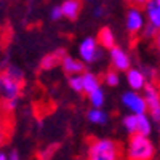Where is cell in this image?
Here are the masks:
<instances>
[{
	"label": "cell",
	"mask_w": 160,
	"mask_h": 160,
	"mask_svg": "<svg viewBox=\"0 0 160 160\" xmlns=\"http://www.w3.org/2000/svg\"><path fill=\"white\" fill-rule=\"evenodd\" d=\"M123 155V148L114 139H90L88 142V157L91 160H117Z\"/></svg>",
	"instance_id": "cell-1"
},
{
	"label": "cell",
	"mask_w": 160,
	"mask_h": 160,
	"mask_svg": "<svg viewBox=\"0 0 160 160\" xmlns=\"http://www.w3.org/2000/svg\"><path fill=\"white\" fill-rule=\"evenodd\" d=\"M155 155V148L152 141L141 133H133L128 146H127V157L131 160H149Z\"/></svg>",
	"instance_id": "cell-2"
},
{
	"label": "cell",
	"mask_w": 160,
	"mask_h": 160,
	"mask_svg": "<svg viewBox=\"0 0 160 160\" xmlns=\"http://www.w3.org/2000/svg\"><path fill=\"white\" fill-rule=\"evenodd\" d=\"M24 78H16L11 77L5 72H2V78H0V87H2V93L5 99H18L22 90Z\"/></svg>",
	"instance_id": "cell-3"
},
{
	"label": "cell",
	"mask_w": 160,
	"mask_h": 160,
	"mask_svg": "<svg viewBox=\"0 0 160 160\" xmlns=\"http://www.w3.org/2000/svg\"><path fill=\"white\" fill-rule=\"evenodd\" d=\"M122 104L127 109H130L133 114H146L149 111L148 108V101H146L144 95L141 96L136 90L127 91L122 95Z\"/></svg>",
	"instance_id": "cell-4"
},
{
	"label": "cell",
	"mask_w": 160,
	"mask_h": 160,
	"mask_svg": "<svg viewBox=\"0 0 160 160\" xmlns=\"http://www.w3.org/2000/svg\"><path fill=\"white\" fill-rule=\"evenodd\" d=\"M144 98H146V101H148V108L151 111L152 122L160 123V90L154 83L146 85V88H144Z\"/></svg>",
	"instance_id": "cell-5"
},
{
	"label": "cell",
	"mask_w": 160,
	"mask_h": 160,
	"mask_svg": "<svg viewBox=\"0 0 160 160\" xmlns=\"http://www.w3.org/2000/svg\"><path fill=\"white\" fill-rule=\"evenodd\" d=\"M78 53L85 62H95L102 56L101 48L98 47V40L93 37H87L82 40V43L78 45Z\"/></svg>",
	"instance_id": "cell-6"
},
{
	"label": "cell",
	"mask_w": 160,
	"mask_h": 160,
	"mask_svg": "<svg viewBox=\"0 0 160 160\" xmlns=\"http://www.w3.org/2000/svg\"><path fill=\"white\" fill-rule=\"evenodd\" d=\"M146 28V18L139 7H131L127 13V31L130 34H138Z\"/></svg>",
	"instance_id": "cell-7"
},
{
	"label": "cell",
	"mask_w": 160,
	"mask_h": 160,
	"mask_svg": "<svg viewBox=\"0 0 160 160\" xmlns=\"http://www.w3.org/2000/svg\"><path fill=\"white\" fill-rule=\"evenodd\" d=\"M111 62L114 66V69L120 71V72H127L130 69V56L125 53V50H122L120 47H112L111 48Z\"/></svg>",
	"instance_id": "cell-8"
},
{
	"label": "cell",
	"mask_w": 160,
	"mask_h": 160,
	"mask_svg": "<svg viewBox=\"0 0 160 160\" xmlns=\"http://www.w3.org/2000/svg\"><path fill=\"white\" fill-rule=\"evenodd\" d=\"M127 82L130 85L131 90H136V91H141L146 88V74L142 71H138V69H128L127 71Z\"/></svg>",
	"instance_id": "cell-9"
},
{
	"label": "cell",
	"mask_w": 160,
	"mask_h": 160,
	"mask_svg": "<svg viewBox=\"0 0 160 160\" xmlns=\"http://www.w3.org/2000/svg\"><path fill=\"white\" fill-rule=\"evenodd\" d=\"M83 59L82 61H78L75 58H71V56H64L62 58V71L66 74H69V75H74V74H83L85 72V66H83Z\"/></svg>",
	"instance_id": "cell-10"
},
{
	"label": "cell",
	"mask_w": 160,
	"mask_h": 160,
	"mask_svg": "<svg viewBox=\"0 0 160 160\" xmlns=\"http://www.w3.org/2000/svg\"><path fill=\"white\" fill-rule=\"evenodd\" d=\"M144 10H146V16H148L149 22L160 31V5L155 0H149V2L146 3Z\"/></svg>",
	"instance_id": "cell-11"
},
{
	"label": "cell",
	"mask_w": 160,
	"mask_h": 160,
	"mask_svg": "<svg viewBox=\"0 0 160 160\" xmlns=\"http://www.w3.org/2000/svg\"><path fill=\"white\" fill-rule=\"evenodd\" d=\"M61 7H62L64 18H68V19H77L80 10H82V0H66Z\"/></svg>",
	"instance_id": "cell-12"
},
{
	"label": "cell",
	"mask_w": 160,
	"mask_h": 160,
	"mask_svg": "<svg viewBox=\"0 0 160 160\" xmlns=\"http://www.w3.org/2000/svg\"><path fill=\"white\" fill-rule=\"evenodd\" d=\"M82 78H83V90H85L87 95H90L91 91H95L96 88L101 87L99 78L93 74V72H83V74H82Z\"/></svg>",
	"instance_id": "cell-13"
},
{
	"label": "cell",
	"mask_w": 160,
	"mask_h": 160,
	"mask_svg": "<svg viewBox=\"0 0 160 160\" xmlns=\"http://www.w3.org/2000/svg\"><path fill=\"white\" fill-rule=\"evenodd\" d=\"M98 42H99V45L102 48H109L111 50L112 47H115V38H114L112 31L109 28H102L99 31V34H98Z\"/></svg>",
	"instance_id": "cell-14"
},
{
	"label": "cell",
	"mask_w": 160,
	"mask_h": 160,
	"mask_svg": "<svg viewBox=\"0 0 160 160\" xmlns=\"http://www.w3.org/2000/svg\"><path fill=\"white\" fill-rule=\"evenodd\" d=\"M62 58H64V55L61 51H56V53H51V55H48V56H45L43 59H42V62H40V66H42V69H53V68H56L58 64H61L62 62Z\"/></svg>",
	"instance_id": "cell-15"
},
{
	"label": "cell",
	"mask_w": 160,
	"mask_h": 160,
	"mask_svg": "<svg viewBox=\"0 0 160 160\" xmlns=\"http://www.w3.org/2000/svg\"><path fill=\"white\" fill-rule=\"evenodd\" d=\"M87 117H88V120L91 123H96V125H106L108 120H109L108 114H106L101 108H93L91 111H88Z\"/></svg>",
	"instance_id": "cell-16"
},
{
	"label": "cell",
	"mask_w": 160,
	"mask_h": 160,
	"mask_svg": "<svg viewBox=\"0 0 160 160\" xmlns=\"http://www.w3.org/2000/svg\"><path fill=\"white\" fill-rule=\"evenodd\" d=\"M151 120L146 114H138V133H141V135H146L149 136L152 133V123Z\"/></svg>",
	"instance_id": "cell-17"
},
{
	"label": "cell",
	"mask_w": 160,
	"mask_h": 160,
	"mask_svg": "<svg viewBox=\"0 0 160 160\" xmlns=\"http://www.w3.org/2000/svg\"><path fill=\"white\" fill-rule=\"evenodd\" d=\"M122 125L125 127V130L130 133V135H133V133H138V114H128L123 117L122 120Z\"/></svg>",
	"instance_id": "cell-18"
},
{
	"label": "cell",
	"mask_w": 160,
	"mask_h": 160,
	"mask_svg": "<svg viewBox=\"0 0 160 160\" xmlns=\"http://www.w3.org/2000/svg\"><path fill=\"white\" fill-rule=\"evenodd\" d=\"M88 98H90V102H91L93 108H102L104 99H106L104 91H102V88H101V87H99V88H96L95 91H91L90 95H88Z\"/></svg>",
	"instance_id": "cell-19"
},
{
	"label": "cell",
	"mask_w": 160,
	"mask_h": 160,
	"mask_svg": "<svg viewBox=\"0 0 160 160\" xmlns=\"http://www.w3.org/2000/svg\"><path fill=\"white\" fill-rule=\"evenodd\" d=\"M69 87H71V90H74L75 93H85L82 74H74V75H71V77H69Z\"/></svg>",
	"instance_id": "cell-20"
},
{
	"label": "cell",
	"mask_w": 160,
	"mask_h": 160,
	"mask_svg": "<svg viewBox=\"0 0 160 160\" xmlns=\"http://www.w3.org/2000/svg\"><path fill=\"white\" fill-rule=\"evenodd\" d=\"M104 82L108 87H117L120 83V77H118V71L117 69H111L104 74Z\"/></svg>",
	"instance_id": "cell-21"
},
{
	"label": "cell",
	"mask_w": 160,
	"mask_h": 160,
	"mask_svg": "<svg viewBox=\"0 0 160 160\" xmlns=\"http://www.w3.org/2000/svg\"><path fill=\"white\" fill-rule=\"evenodd\" d=\"M64 16V13H62V7H53L51 8V13H50V18L53 21H58Z\"/></svg>",
	"instance_id": "cell-22"
},
{
	"label": "cell",
	"mask_w": 160,
	"mask_h": 160,
	"mask_svg": "<svg viewBox=\"0 0 160 160\" xmlns=\"http://www.w3.org/2000/svg\"><path fill=\"white\" fill-rule=\"evenodd\" d=\"M127 2L131 5V7H146V3L149 2V0H127Z\"/></svg>",
	"instance_id": "cell-23"
},
{
	"label": "cell",
	"mask_w": 160,
	"mask_h": 160,
	"mask_svg": "<svg viewBox=\"0 0 160 160\" xmlns=\"http://www.w3.org/2000/svg\"><path fill=\"white\" fill-rule=\"evenodd\" d=\"M8 158H11V160H18V158H19V154H18L16 151H13V152H10Z\"/></svg>",
	"instance_id": "cell-24"
},
{
	"label": "cell",
	"mask_w": 160,
	"mask_h": 160,
	"mask_svg": "<svg viewBox=\"0 0 160 160\" xmlns=\"http://www.w3.org/2000/svg\"><path fill=\"white\" fill-rule=\"evenodd\" d=\"M102 13H104V11H102V8H101V7H96V8H95V16H96V18L102 16Z\"/></svg>",
	"instance_id": "cell-25"
},
{
	"label": "cell",
	"mask_w": 160,
	"mask_h": 160,
	"mask_svg": "<svg viewBox=\"0 0 160 160\" xmlns=\"http://www.w3.org/2000/svg\"><path fill=\"white\" fill-rule=\"evenodd\" d=\"M8 158V155L5 154V152H2V154H0V160H7Z\"/></svg>",
	"instance_id": "cell-26"
},
{
	"label": "cell",
	"mask_w": 160,
	"mask_h": 160,
	"mask_svg": "<svg viewBox=\"0 0 160 160\" xmlns=\"http://www.w3.org/2000/svg\"><path fill=\"white\" fill-rule=\"evenodd\" d=\"M155 2H157V3H158V5H160V0H155Z\"/></svg>",
	"instance_id": "cell-27"
},
{
	"label": "cell",
	"mask_w": 160,
	"mask_h": 160,
	"mask_svg": "<svg viewBox=\"0 0 160 160\" xmlns=\"http://www.w3.org/2000/svg\"><path fill=\"white\" fill-rule=\"evenodd\" d=\"M88 2H93V0H88Z\"/></svg>",
	"instance_id": "cell-28"
}]
</instances>
